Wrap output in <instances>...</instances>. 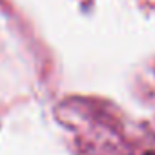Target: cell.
Returning <instances> with one entry per match:
<instances>
[{
    "mask_svg": "<svg viewBox=\"0 0 155 155\" xmlns=\"http://www.w3.org/2000/svg\"><path fill=\"white\" fill-rule=\"evenodd\" d=\"M148 155H155V153H148Z\"/></svg>",
    "mask_w": 155,
    "mask_h": 155,
    "instance_id": "cell-1",
    "label": "cell"
}]
</instances>
